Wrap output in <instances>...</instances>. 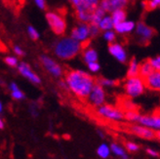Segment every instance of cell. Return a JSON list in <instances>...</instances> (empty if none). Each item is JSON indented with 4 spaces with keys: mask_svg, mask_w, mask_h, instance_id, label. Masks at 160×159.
<instances>
[{
    "mask_svg": "<svg viewBox=\"0 0 160 159\" xmlns=\"http://www.w3.org/2000/svg\"><path fill=\"white\" fill-rule=\"evenodd\" d=\"M140 116H141V114L139 113V111L137 109H135V110H126L124 112V119H126L127 121L134 123V124L138 123Z\"/></svg>",
    "mask_w": 160,
    "mask_h": 159,
    "instance_id": "23",
    "label": "cell"
},
{
    "mask_svg": "<svg viewBox=\"0 0 160 159\" xmlns=\"http://www.w3.org/2000/svg\"><path fill=\"white\" fill-rule=\"evenodd\" d=\"M59 86L61 87L62 89L68 90V85H67L66 81H63V80H60V81H59Z\"/></svg>",
    "mask_w": 160,
    "mask_h": 159,
    "instance_id": "42",
    "label": "cell"
},
{
    "mask_svg": "<svg viewBox=\"0 0 160 159\" xmlns=\"http://www.w3.org/2000/svg\"><path fill=\"white\" fill-rule=\"evenodd\" d=\"M2 112H3V104H2V102L0 101V114Z\"/></svg>",
    "mask_w": 160,
    "mask_h": 159,
    "instance_id": "46",
    "label": "cell"
},
{
    "mask_svg": "<svg viewBox=\"0 0 160 159\" xmlns=\"http://www.w3.org/2000/svg\"><path fill=\"white\" fill-rule=\"evenodd\" d=\"M18 71L20 72V74L22 76H23L25 78H27L28 80L31 83L33 84H36V85H39L41 84V78H40L34 71L31 70V67L29 65H28L27 62H19L18 65Z\"/></svg>",
    "mask_w": 160,
    "mask_h": 159,
    "instance_id": "12",
    "label": "cell"
},
{
    "mask_svg": "<svg viewBox=\"0 0 160 159\" xmlns=\"http://www.w3.org/2000/svg\"><path fill=\"white\" fill-rule=\"evenodd\" d=\"M35 3L37 4V6L40 8V9H46V3H45V0H35Z\"/></svg>",
    "mask_w": 160,
    "mask_h": 159,
    "instance_id": "40",
    "label": "cell"
},
{
    "mask_svg": "<svg viewBox=\"0 0 160 159\" xmlns=\"http://www.w3.org/2000/svg\"><path fill=\"white\" fill-rule=\"evenodd\" d=\"M28 34H29L30 38L33 39V40H37V39L39 38V34L37 32V30L34 27H28Z\"/></svg>",
    "mask_w": 160,
    "mask_h": 159,
    "instance_id": "36",
    "label": "cell"
},
{
    "mask_svg": "<svg viewBox=\"0 0 160 159\" xmlns=\"http://www.w3.org/2000/svg\"><path fill=\"white\" fill-rule=\"evenodd\" d=\"M99 28L100 30H111V28H113V22L111 20V17H103L102 21L99 23Z\"/></svg>",
    "mask_w": 160,
    "mask_h": 159,
    "instance_id": "24",
    "label": "cell"
},
{
    "mask_svg": "<svg viewBox=\"0 0 160 159\" xmlns=\"http://www.w3.org/2000/svg\"><path fill=\"white\" fill-rule=\"evenodd\" d=\"M113 27L117 33L126 34V33L132 32L134 28L136 27V23L132 21H124L122 22L117 23V25H114Z\"/></svg>",
    "mask_w": 160,
    "mask_h": 159,
    "instance_id": "16",
    "label": "cell"
},
{
    "mask_svg": "<svg viewBox=\"0 0 160 159\" xmlns=\"http://www.w3.org/2000/svg\"><path fill=\"white\" fill-rule=\"evenodd\" d=\"M10 95H11V98L15 101H22V100L26 99L25 93H23L21 89L10 92Z\"/></svg>",
    "mask_w": 160,
    "mask_h": 159,
    "instance_id": "29",
    "label": "cell"
},
{
    "mask_svg": "<svg viewBox=\"0 0 160 159\" xmlns=\"http://www.w3.org/2000/svg\"><path fill=\"white\" fill-rule=\"evenodd\" d=\"M139 67H140V62L137 61L136 58H132L130 60L129 65H128L127 69V77H134L139 75Z\"/></svg>",
    "mask_w": 160,
    "mask_h": 159,
    "instance_id": "20",
    "label": "cell"
},
{
    "mask_svg": "<svg viewBox=\"0 0 160 159\" xmlns=\"http://www.w3.org/2000/svg\"><path fill=\"white\" fill-rule=\"evenodd\" d=\"M27 0H16V3H17V10H18V14L20 13L21 9L25 6Z\"/></svg>",
    "mask_w": 160,
    "mask_h": 159,
    "instance_id": "39",
    "label": "cell"
},
{
    "mask_svg": "<svg viewBox=\"0 0 160 159\" xmlns=\"http://www.w3.org/2000/svg\"><path fill=\"white\" fill-rule=\"evenodd\" d=\"M5 127V123H4V120L1 118V116H0V130H3Z\"/></svg>",
    "mask_w": 160,
    "mask_h": 159,
    "instance_id": "43",
    "label": "cell"
},
{
    "mask_svg": "<svg viewBox=\"0 0 160 159\" xmlns=\"http://www.w3.org/2000/svg\"><path fill=\"white\" fill-rule=\"evenodd\" d=\"M0 51H6V47H5V45L3 44V42H1L0 41Z\"/></svg>",
    "mask_w": 160,
    "mask_h": 159,
    "instance_id": "44",
    "label": "cell"
},
{
    "mask_svg": "<svg viewBox=\"0 0 160 159\" xmlns=\"http://www.w3.org/2000/svg\"><path fill=\"white\" fill-rule=\"evenodd\" d=\"M125 149L127 150V152H131V153H135L140 150V146L135 142H127L125 144Z\"/></svg>",
    "mask_w": 160,
    "mask_h": 159,
    "instance_id": "26",
    "label": "cell"
},
{
    "mask_svg": "<svg viewBox=\"0 0 160 159\" xmlns=\"http://www.w3.org/2000/svg\"><path fill=\"white\" fill-rule=\"evenodd\" d=\"M155 138H157V139H158V140L160 141V131H157V132H156Z\"/></svg>",
    "mask_w": 160,
    "mask_h": 159,
    "instance_id": "47",
    "label": "cell"
},
{
    "mask_svg": "<svg viewBox=\"0 0 160 159\" xmlns=\"http://www.w3.org/2000/svg\"><path fill=\"white\" fill-rule=\"evenodd\" d=\"M108 52L112 57L121 63H125L128 61V55L124 47L119 43H109L108 44Z\"/></svg>",
    "mask_w": 160,
    "mask_h": 159,
    "instance_id": "13",
    "label": "cell"
},
{
    "mask_svg": "<svg viewBox=\"0 0 160 159\" xmlns=\"http://www.w3.org/2000/svg\"><path fill=\"white\" fill-rule=\"evenodd\" d=\"M4 62L5 63L10 67H17L19 65V61L16 57H13V56H7V57L4 58Z\"/></svg>",
    "mask_w": 160,
    "mask_h": 159,
    "instance_id": "27",
    "label": "cell"
},
{
    "mask_svg": "<svg viewBox=\"0 0 160 159\" xmlns=\"http://www.w3.org/2000/svg\"><path fill=\"white\" fill-rule=\"evenodd\" d=\"M138 123L142 126H146L155 132L160 131V113L141 115Z\"/></svg>",
    "mask_w": 160,
    "mask_h": 159,
    "instance_id": "9",
    "label": "cell"
},
{
    "mask_svg": "<svg viewBox=\"0 0 160 159\" xmlns=\"http://www.w3.org/2000/svg\"><path fill=\"white\" fill-rule=\"evenodd\" d=\"M89 26L88 23H80L71 30V38L77 41H85L89 39Z\"/></svg>",
    "mask_w": 160,
    "mask_h": 159,
    "instance_id": "14",
    "label": "cell"
},
{
    "mask_svg": "<svg viewBox=\"0 0 160 159\" xmlns=\"http://www.w3.org/2000/svg\"><path fill=\"white\" fill-rule=\"evenodd\" d=\"M3 84V81L1 80V79H0V85H2Z\"/></svg>",
    "mask_w": 160,
    "mask_h": 159,
    "instance_id": "48",
    "label": "cell"
},
{
    "mask_svg": "<svg viewBox=\"0 0 160 159\" xmlns=\"http://www.w3.org/2000/svg\"><path fill=\"white\" fill-rule=\"evenodd\" d=\"M1 1L8 9H11L16 15H19L18 10H17V3H16V0H1Z\"/></svg>",
    "mask_w": 160,
    "mask_h": 159,
    "instance_id": "28",
    "label": "cell"
},
{
    "mask_svg": "<svg viewBox=\"0 0 160 159\" xmlns=\"http://www.w3.org/2000/svg\"><path fill=\"white\" fill-rule=\"evenodd\" d=\"M67 9H57L55 11H50L46 13V20L48 22L50 28L56 35L65 34L67 29V21H66Z\"/></svg>",
    "mask_w": 160,
    "mask_h": 159,
    "instance_id": "3",
    "label": "cell"
},
{
    "mask_svg": "<svg viewBox=\"0 0 160 159\" xmlns=\"http://www.w3.org/2000/svg\"><path fill=\"white\" fill-rule=\"evenodd\" d=\"M88 26H89V36H90V39L97 37L100 34V28H99L98 26L93 25V23H89Z\"/></svg>",
    "mask_w": 160,
    "mask_h": 159,
    "instance_id": "31",
    "label": "cell"
},
{
    "mask_svg": "<svg viewBox=\"0 0 160 159\" xmlns=\"http://www.w3.org/2000/svg\"><path fill=\"white\" fill-rule=\"evenodd\" d=\"M123 107L125 108V110H135V109H137V106H136V104H134V102L131 101V99H128V100L124 101Z\"/></svg>",
    "mask_w": 160,
    "mask_h": 159,
    "instance_id": "34",
    "label": "cell"
},
{
    "mask_svg": "<svg viewBox=\"0 0 160 159\" xmlns=\"http://www.w3.org/2000/svg\"><path fill=\"white\" fill-rule=\"evenodd\" d=\"M145 84L147 89L160 93V71L153 70L148 77L145 79Z\"/></svg>",
    "mask_w": 160,
    "mask_h": 159,
    "instance_id": "15",
    "label": "cell"
},
{
    "mask_svg": "<svg viewBox=\"0 0 160 159\" xmlns=\"http://www.w3.org/2000/svg\"><path fill=\"white\" fill-rule=\"evenodd\" d=\"M14 52H15L16 55H18L19 57H23V56L26 55V53L21 49V47L20 46H17V45L14 46Z\"/></svg>",
    "mask_w": 160,
    "mask_h": 159,
    "instance_id": "38",
    "label": "cell"
},
{
    "mask_svg": "<svg viewBox=\"0 0 160 159\" xmlns=\"http://www.w3.org/2000/svg\"><path fill=\"white\" fill-rule=\"evenodd\" d=\"M153 71L152 67H151L150 63L148 62V59L143 61L142 62L140 63V67H139V76L142 77V79H145L148 77L151 72Z\"/></svg>",
    "mask_w": 160,
    "mask_h": 159,
    "instance_id": "21",
    "label": "cell"
},
{
    "mask_svg": "<svg viewBox=\"0 0 160 159\" xmlns=\"http://www.w3.org/2000/svg\"><path fill=\"white\" fill-rule=\"evenodd\" d=\"M151 67L155 71H160V56H156L154 58L148 59Z\"/></svg>",
    "mask_w": 160,
    "mask_h": 159,
    "instance_id": "30",
    "label": "cell"
},
{
    "mask_svg": "<svg viewBox=\"0 0 160 159\" xmlns=\"http://www.w3.org/2000/svg\"><path fill=\"white\" fill-rule=\"evenodd\" d=\"M82 51L81 44L72 38H61L54 44V53L61 60H71Z\"/></svg>",
    "mask_w": 160,
    "mask_h": 159,
    "instance_id": "2",
    "label": "cell"
},
{
    "mask_svg": "<svg viewBox=\"0 0 160 159\" xmlns=\"http://www.w3.org/2000/svg\"><path fill=\"white\" fill-rule=\"evenodd\" d=\"M103 38H105L108 43H113L116 39V34H115L114 31L108 30L103 33Z\"/></svg>",
    "mask_w": 160,
    "mask_h": 159,
    "instance_id": "32",
    "label": "cell"
},
{
    "mask_svg": "<svg viewBox=\"0 0 160 159\" xmlns=\"http://www.w3.org/2000/svg\"><path fill=\"white\" fill-rule=\"evenodd\" d=\"M65 81L68 90L80 99H87L96 83L95 78L91 74L80 69L68 71Z\"/></svg>",
    "mask_w": 160,
    "mask_h": 159,
    "instance_id": "1",
    "label": "cell"
},
{
    "mask_svg": "<svg viewBox=\"0 0 160 159\" xmlns=\"http://www.w3.org/2000/svg\"><path fill=\"white\" fill-rule=\"evenodd\" d=\"M96 113L102 119L111 122H121L124 120V111L111 105H102L96 109Z\"/></svg>",
    "mask_w": 160,
    "mask_h": 159,
    "instance_id": "5",
    "label": "cell"
},
{
    "mask_svg": "<svg viewBox=\"0 0 160 159\" xmlns=\"http://www.w3.org/2000/svg\"><path fill=\"white\" fill-rule=\"evenodd\" d=\"M129 131L133 135H135V136H137L143 140H153L155 139V135H156L155 131L148 128L146 126H142L139 123L133 124L129 128Z\"/></svg>",
    "mask_w": 160,
    "mask_h": 159,
    "instance_id": "10",
    "label": "cell"
},
{
    "mask_svg": "<svg viewBox=\"0 0 160 159\" xmlns=\"http://www.w3.org/2000/svg\"><path fill=\"white\" fill-rule=\"evenodd\" d=\"M8 88H9L10 92H12V91H16V90L20 89V88H19V86L17 85V83H15V82H11V83L9 84V86H8Z\"/></svg>",
    "mask_w": 160,
    "mask_h": 159,
    "instance_id": "41",
    "label": "cell"
},
{
    "mask_svg": "<svg viewBox=\"0 0 160 159\" xmlns=\"http://www.w3.org/2000/svg\"><path fill=\"white\" fill-rule=\"evenodd\" d=\"M158 1H159V7H160V0H158Z\"/></svg>",
    "mask_w": 160,
    "mask_h": 159,
    "instance_id": "49",
    "label": "cell"
},
{
    "mask_svg": "<svg viewBox=\"0 0 160 159\" xmlns=\"http://www.w3.org/2000/svg\"><path fill=\"white\" fill-rule=\"evenodd\" d=\"M97 133H98V135H99V136H100V138H102V139H103V138H105V133H103V132H102L101 130H98V131H97Z\"/></svg>",
    "mask_w": 160,
    "mask_h": 159,
    "instance_id": "45",
    "label": "cell"
},
{
    "mask_svg": "<svg viewBox=\"0 0 160 159\" xmlns=\"http://www.w3.org/2000/svg\"><path fill=\"white\" fill-rule=\"evenodd\" d=\"M136 35L139 38V43L142 45H148L153 36L156 34L155 29L148 27L145 22H139L136 26Z\"/></svg>",
    "mask_w": 160,
    "mask_h": 159,
    "instance_id": "6",
    "label": "cell"
},
{
    "mask_svg": "<svg viewBox=\"0 0 160 159\" xmlns=\"http://www.w3.org/2000/svg\"><path fill=\"white\" fill-rule=\"evenodd\" d=\"M146 89L147 87L145 84V80L139 75L134 77H127L125 80L124 92L126 96L131 100L141 97L146 92Z\"/></svg>",
    "mask_w": 160,
    "mask_h": 159,
    "instance_id": "4",
    "label": "cell"
},
{
    "mask_svg": "<svg viewBox=\"0 0 160 159\" xmlns=\"http://www.w3.org/2000/svg\"><path fill=\"white\" fill-rule=\"evenodd\" d=\"M40 62H41L42 66L44 67V68L49 72L52 76L56 77V78H60L62 76L63 74V70L62 68V67L59 65V63L54 61L52 58L48 57L46 55H42L40 56Z\"/></svg>",
    "mask_w": 160,
    "mask_h": 159,
    "instance_id": "8",
    "label": "cell"
},
{
    "mask_svg": "<svg viewBox=\"0 0 160 159\" xmlns=\"http://www.w3.org/2000/svg\"><path fill=\"white\" fill-rule=\"evenodd\" d=\"M96 153L101 159H108L111 155L109 145L107 142H102L96 149Z\"/></svg>",
    "mask_w": 160,
    "mask_h": 159,
    "instance_id": "19",
    "label": "cell"
},
{
    "mask_svg": "<svg viewBox=\"0 0 160 159\" xmlns=\"http://www.w3.org/2000/svg\"><path fill=\"white\" fill-rule=\"evenodd\" d=\"M87 99L90 104L96 108L105 105L107 100V94L105 88L96 82Z\"/></svg>",
    "mask_w": 160,
    "mask_h": 159,
    "instance_id": "7",
    "label": "cell"
},
{
    "mask_svg": "<svg viewBox=\"0 0 160 159\" xmlns=\"http://www.w3.org/2000/svg\"><path fill=\"white\" fill-rule=\"evenodd\" d=\"M109 147H110L111 154L115 155L116 157H119L120 159H129V154H128L127 150L120 144H117V142H111Z\"/></svg>",
    "mask_w": 160,
    "mask_h": 159,
    "instance_id": "17",
    "label": "cell"
},
{
    "mask_svg": "<svg viewBox=\"0 0 160 159\" xmlns=\"http://www.w3.org/2000/svg\"><path fill=\"white\" fill-rule=\"evenodd\" d=\"M126 17H127V13L124 9H120L112 12L111 13V20L113 22V26L126 21Z\"/></svg>",
    "mask_w": 160,
    "mask_h": 159,
    "instance_id": "22",
    "label": "cell"
},
{
    "mask_svg": "<svg viewBox=\"0 0 160 159\" xmlns=\"http://www.w3.org/2000/svg\"><path fill=\"white\" fill-rule=\"evenodd\" d=\"M129 2L130 0H102L99 6L106 13H112L116 10L124 9Z\"/></svg>",
    "mask_w": 160,
    "mask_h": 159,
    "instance_id": "11",
    "label": "cell"
},
{
    "mask_svg": "<svg viewBox=\"0 0 160 159\" xmlns=\"http://www.w3.org/2000/svg\"><path fill=\"white\" fill-rule=\"evenodd\" d=\"M146 152H147L149 156L154 157V158H156V157H159V156H160V153L157 152L156 149H154V148H152V147H148V148L146 149Z\"/></svg>",
    "mask_w": 160,
    "mask_h": 159,
    "instance_id": "37",
    "label": "cell"
},
{
    "mask_svg": "<svg viewBox=\"0 0 160 159\" xmlns=\"http://www.w3.org/2000/svg\"><path fill=\"white\" fill-rule=\"evenodd\" d=\"M82 51V58L87 65L90 62H98V53L95 49L91 48V47H87Z\"/></svg>",
    "mask_w": 160,
    "mask_h": 159,
    "instance_id": "18",
    "label": "cell"
},
{
    "mask_svg": "<svg viewBox=\"0 0 160 159\" xmlns=\"http://www.w3.org/2000/svg\"><path fill=\"white\" fill-rule=\"evenodd\" d=\"M97 83L101 85L102 87H103V88H110V87H114L117 84V81L114 80V79L101 77L97 80Z\"/></svg>",
    "mask_w": 160,
    "mask_h": 159,
    "instance_id": "25",
    "label": "cell"
},
{
    "mask_svg": "<svg viewBox=\"0 0 160 159\" xmlns=\"http://www.w3.org/2000/svg\"><path fill=\"white\" fill-rule=\"evenodd\" d=\"M28 112L33 118H37L39 116V111H38V107L35 104H31L28 107Z\"/></svg>",
    "mask_w": 160,
    "mask_h": 159,
    "instance_id": "35",
    "label": "cell"
},
{
    "mask_svg": "<svg viewBox=\"0 0 160 159\" xmlns=\"http://www.w3.org/2000/svg\"><path fill=\"white\" fill-rule=\"evenodd\" d=\"M87 67H88V68H89V70L91 71V72H93V73L99 72L100 69H101V66H100V63L98 62H94L88 63Z\"/></svg>",
    "mask_w": 160,
    "mask_h": 159,
    "instance_id": "33",
    "label": "cell"
}]
</instances>
